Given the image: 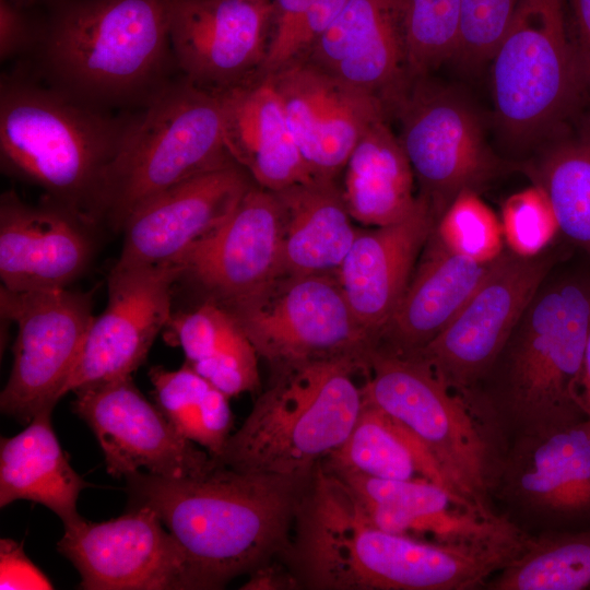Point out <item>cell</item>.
Returning a JSON list of instances; mask_svg holds the SVG:
<instances>
[{"label":"cell","mask_w":590,"mask_h":590,"mask_svg":"<svg viewBox=\"0 0 590 590\" xmlns=\"http://www.w3.org/2000/svg\"><path fill=\"white\" fill-rule=\"evenodd\" d=\"M275 376L228 438L219 464L245 472L309 480L351 433L364 405L354 358L274 366Z\"/></svg>","instance_id":"cell-5"},{"label":"cell","mask_w":590,"mask_h":590,"mask_svg":"<svg viewBox=\"0 0 590 590\" xmlns=\"http://www.w3.org/2000/svg\"><path fill=\"white\" fill-rule=\"evenodd\" d=\"M273 1L175 0L170 42L179 74L219 92L258 72L267 55Z\"/></svg>","instance_id":"cell-18"},{"label":"cell","mask_w":590,"mask_h":590,"mask_svg":"<svg viewBox=\"0 0 590 590\" xmlns=\"http://www.w3.org/2000/svg\"><path fill=\"white\" fill-rule=\"evenodd\" d=\"M274 192L283 213L279 274H337L359 231L337 180L312 179Z\"/></svg>","instance_id":"cell-26"},{"label":"cell","mask_w":590,"mask_h":590,"mask_svg":"<svg viewBox=\"0 0 590 590\" xmlns=\"http://www.w3.org/2000/svg\"><path fill=\"white\" fill-rule=\"evenodd\" d=\"M320 465L332 472L428 481L449 488L423 442L401 422L366 402L346 439Z\"/></svg>","instance_id":"cell-30"},{"label":"cell","mask_w":590,"mask_h":590,"mask_svg":"<svg viewBox=\"0 0 590 590\" xmlns=\"http://www.w3.org/2000/svg\"><path fill=\"white\" fill-rule=\"evenodd\" d=\"M164 330L166 341L184 351L186 364L228 398L259 389V355L224 306L202 300L173 312Z\"/></svg>","instance_id":"cell-29"},{"label":"cell","mask_w":590,"mask_h":590,"mask_svg":"<svg viewBox=\"0 0 590 590\" xmlns=\"http://www.w3.org/2000/svg\"><path fill=\"white\" fill-rule=\"evenodd\" d=\"M347 0H273L268 50L258 72L270 74L305 59Z\"/></svg>","instance_id":"cell-34"},{"label":"cell","mask_w":590,"mask_h":590,"mask_svg":"<svg viewBox=\"0 0 590 590\" xmlns=\"http://www.w3.org/2000/svg\"><path fill=\"white\" fill-rule=\"evenodd\" d=\"M250 575L251 578L243 589H281L298 586L290 570L287 574H283L279 569L271 568L269 564L256 569Z\"/></svg>","instance_id":"cell-42"},{"label":"cell","mask_w":590,"mask_h":590,"mask_svg":"<svg viewBox=\"0 0 590 590\" xmlns=\"http://www.w3.org/2000/svg\"><path fill=\"white\" fill-rule=\"evenodd\" d=\"M492 262L458 255L430 232L421 261L384 328L377 347L408 355L426 345L462 308Z\"/></svg>","instance_id":"cell-25"},{"label":"cell","mask_w":590,"mask_h":590,"mask_svg":"<svg viewBox=\"0 0 590 590\" xmlns=\"http://www.w3.org/2000/svg\"><path fill=\"white\" fill-rule=\"evenodd\" d=\"M568 27L585 86L590 87V0H565Z\"/></svg>","instance_id":"cell-41"},{"label":"cell","mask_w":590,"mask_h":590,"mask_svg":"<svg viewBox=\"0 0 590 590\" xmlns=\"http://www.w3.org/2000/svg\"><path fill=\"white\" fill-rule=\"evenodd\" d=\"M224 306L259 357L273 366L354 358L367 366L377 347L357 322L337 274H279Z\"/></svg>","instance_id":"cell-9"},{"label":"cell","mask_w":590,"mask_h":590,"mask_svg":"<svg viewBox=\"0 0 590 590\" xmlns=\"http://www.w3.org/2000/svg\"><path fill=\"white\" fill-rule=\"evenodd\" d=\"M366 373L364 402L401 422L423 442L451 491L491 507L503 452L464 400L413 356L375 347Z\"/></svg>","instance_id":"cell-7"},{"label":"cell","mask_w":590,"mask_h":590,"mask_svg":"<svg viewBox=\"0 0 590 590\" xmlns=\"http://www.w3.org/2000/svg\"><path fill=\"white\" fill-rule=\"evenodd\" d=\"M149 377L156 404L169 422L217 460L232 435L229 398L186 363L175 370L152 367Z\"/></svg>","instance_id":"cell-31"},{"label":"cell","mask_w":590,"mask_h":590,"mask_svg":"<svg viewBox=\"0 0 590 590\" xmlns=\"http://www.w3.org/2000/svg\"><path fill=\"white\" fill-rule=\"evenodd\" d=\"M73 412L94 433L107 471L127 477L141 471L165 477H190L219 465L204 449L186 439L131 376L73 391Z\"/></svg>","instance_id":"cell-14"},{"label":"cell","mask_w":590,"mask_h":590,"mask_svg":"<svg viewBox=\"0 0 590 590\" xmlns=\"http://www.w3.org/2000/svg\"><path fill=\"white\" fill-rule=\"evenodd\" d=\"M518 0H461L455 57L470 64L492 60Z\"/></svg>","instance_id":"cell-38"},{"label":"cell","mask_w":590,"mask_h":590,"mask_svg":"<svg viewBox=\"0 0 590 590\" xmlns=\"http://www.w3.org/2000/svg\"><path fill=\"white\" fill-rule=\"evenodd\" d=\"M131 506L155 510L196 571L221 589L291 547L290 531L310 481L219 464L190 477L128 475Z\"/></svg>","instance_id":"cell-2"},{"label":"cell","mask_w":590,"mask_h":590,"mask_svg":"<svg viewBox=\"0 0 590 590\" xmlns=\"http://www.w3.org/2000/svg\"><path fill=\"white\" fill-rule=\"evenodd\" d=\"M391 115L435 222L459 192H479L496 175L498 161L473 109L427 75L411 80Z\"/></svg>","instance_id":"cell-11"},{"label":"cell","mask_w":590,"mask_h":590,"mask_svg":"<svg viewBox=\"0 0 590 590\" xmlns=\"http://www.w3.org/2000/svg\"><path fill=\"white\" fill-rule=\"evenodd\" d=\"M282 238L279 198L255 184L221 225L175 262L178 283L220 305L243 298L279 275Z\"/></svg>","instance_id":"cell-17"},{"label":"cell","mask_w":590,"mask_h":590,"mask_svg":"<svg viewBox=\"0 0 590 590\" xmlns=\"http://www.w3.org/2000/svg\"><path fill=\"white\" fill-rule=\"evenodd\" d=\"M21 5H24V7H34V5H37L38 3L45 1V0H12Z\"/></svg>","instance_id":"cell-44"},{"label":"cell","mask_w":590,"mask_h":590,"mask_svg":"<svg viewBox=\"0 0 590 590\" xmlns=\"http://www.w3.org/2000/svg\"><path fill=\"white\" fill-rule=\"evenodd\" d=\"M528 172L547 194L560 233L590 253V120L554 143Z\"/></svg>","instance_id":"cell-33"},{"label":"cell","mask_w":590,"mask_h":590,"mask_svg":"<svg viewBox=\"0 0 590 590\" xmlns=\"http://www.w3.org/2000/svg\"><path fill=\"white\" fill-rule=\"evenodd\" d=\"M0 589H52L49 579L26 557L23 545L2 539Z\"/></svg>","instance_id":"cell-40"},{"label":"cell","mask_w":590,"mask_h":590,"mask_svg":"<svg viewBox=\"0 0 590 590\" xmlns=\"http://www.w3.org/2000/svg\"><path fill=\"white\" fill-rule=\"evenodd\" d=\"M175 0H45L26 69L85 106L134 111L178 78Z\"/></svg>","instance_id":"cell-1"},{"label":"cell","mask_w":590,"mask_h":590,"mask_svg":"<svg viewBox=\"0 0 590 590\" xmlns=\"http://www.w3.org/2000/svg\"><path fill=\"white\" fill-rule=\"evenodd\" d=\"M432 233L449 250L483 263L494 261L505 249L500 219L471 189L456 196Z\"/></svg>","instance_id":"cell-36"},{"label":"cell","mask_w":590,"mask_h":590,"mask_svg":"<svg viewBox=\"0 0 590 590\" xmlns=\"http://www.w3.org/2000/svg\"><path fill=\"white\" fill-rule=\"evenodd\" d=\"M179 268L113 267L105 309L95 316L62 397L95 384L129 377L167 326Z\"/></svg>","instance_id":"cell-15"},{"label":"cell","mask_w":590,"mask_h":590,"mask_svg":"<svg viewBox=\"0 0 590 590\" xmlns=\"http://www.w3.org/2000/svg\"><path fill=\"white\" fill-rule=\"evenodd\" d=\"M492 61L497 118L517 140L556 123L583 88L565 0H518Z\"/></svg>","instance_id":"cell-8"},{"label":"cell","mask_w":590,"mask_h":590,"mask_svg":"<svg viewBox=\"0 0 590 590\" xmlns=\"http://www.w3.org/2000/svg\"><path fill=\"white\" fill-rule=\"evenodd\" d=\"M1 316L17 334L1 411L28 424L55 408L94 319L91 293L67 288L14 292L1 287Z\"/></svg>","instance_id":"cell-10"},{"label":"cell","mask_w":590,"mask_h":590,"mask_svg":"<svg viewBox=\"0 0 590 590\" xmlns=\"http://www.w3.org/2000/svg\"><path fill=\"white\" fill-rule=\"evenodd\" d=\"M486 586L492 590L590 589V528L530 535Z\"/></svg>","instance_id":"cell-32"},{"label":"cell","mask_w":590,"mask_h":590,"mask_svg":"<svg viewBox=\"0 0 590 590\" xmlns=\"http://www.w3.org/2000/svg\"><path fill=\"white\" fill-rule=\"evenodd\" d=\"M233 163L219 95L179 75L138 110L106 175L99 224L120 232L128 216L148 199Z\"/></svg>","instance_id":"cell-6"},{"label":"cell","mask_w":590,"mask_h":590,"mask_svg":"<svg viewBox=\"0 0 590 590\" xmlns=\"http://www.w3.org/2000/svg\"><path fill=\"white\" fill-rule=\"evenodd\" d=\"M434 224L427 201L417 196L415 208L404 219L359 229L337 272L353 315L377 345Z\"/></svg>","instance_id":"cell-23"},{"label":"cell","mask_w":590,"mask_h":590,"mask_svg":"<svg viewBox=\"0 0 590 590\" xmlns=\"http://www.w3.org/2000/svg\"><path fill=\"white\" fill-rule=\"evenodd\" d=\"M95 226L45 199L33 205L9 190L0 200V278L14 292L67 288L88 267Z\"/></svg>","instance_id":"cell-21"},{"label":"cell","mask_w":590,"mask_h":590,"mask_svg":"<svg viewBox=\"0 0 590 590\" xmlns=\"http://www.w3.org/2000/svg\"><path fill=\"white\" fill-rule=\"evenodd\" d=\"M266 1H273V0H266Z\"/></svg>","instance_id":"cell-45"},{"label":"cell","mask_w":590,"mask_h":590,"mask_svg":"<svg viewBox=\"0 0 590 590\" xmlns=\"http://www.w3.org/2000/svg\"><path fill=\"white\" fill-rule=\"evenodd\" d=\"M493 494L547 522L590 520V417L509 442Z\"/></svg>","instance_id":"cell-20"},{"label":"cell","mask_w":590,"mask_h":590,"mask_svg":"<svg viewBox=\"0 0 590 590\" xmlns=\"http://www.w3.org/2000/svg\"><path fill=\"white\" fill-rule=\"evenodd\" d=\"M57 550L86 590H200L188 557L155 510L131 506L114 519L64 526Z\"/></svg>","instance_id":"cell-13"},{"label":"cell","mask_w":590,"mask_h":590,"mask_svg":"<svg viewBox=\"0 0 590 590\" xmlns=\"http://www.w3.org/2000/svg\"><path fill=\"white\" fill-rule=\"evenodd\" d=\"M461 0H406V58L411 79L455 57Z\"/></svg>","instance_id":"cell-35"},{"label":"cell","mask_w":590,"mask_h":590,"mask_svg":"<svg viewBox=\"0 0 590 590\" xmlns=\"http://www.w3.org/2000/svg\"><path fill=\"white\" fill-rule=\"evenodd\" d=\"M50 414L45 410L19 434L1 438L0 506L31 500L54 511L67 526L81 518L76 502L88 484L70 465Z\"/></svg>","instance_id":"cell-27"},{"label":"cell","mask_w":590,"mask_h":590,"mask_svg":"<svg viewBox=\"0 0 590 590\" xmlns=\"http://www.w3.org/2000/svg\"><path fill=\"white\" fill-rule=\"evenodd\" d=\"M552 263L547 250L521 257L504 249L446 328L408 355L425 363L451 391L465 394L502 350Z\"/></svg>","instance_id":"cell-12"},{"label":"cell","mask_w":590,"mask_h":590,"mask_svg":"<svg viewBox=\"0 0 590 590\" xmlns=\"http://www.w3.org/2000/svg\"><path fill=\"white\" fill-rule=\"evenodd\" d=\"M546 279L491 366L461 396L503 452L519 437L559 429L588 417L581 386L590 328V282Z\"/></svg>","instance_id":"cell-3"},{"label":"cell","mask_w":590,"mask_h":590,"mask_svg":"<svg viewBox=\"0 0 590 590\" xmlns=\"http://www.w3.org/2000/svg\"><path fill=\"white\" fill-rule=\"evenodd\" d=\"M268 75L312 179L337 180L365 130L388 118L377 97L307 59Z\"/></svg>","instance_id":"cell-16"},{"label":"cell","mask_w":590,"mask_h":590,"mask_svg":"<svg viewBox=\"0 0 590 590\" xmlns=\"http://www.w3.org/2000/svg\"><path fill=\"white\" fill-rule=\"evenodd\" d=\"M581 398L586 414L588 417H590V328L583 362Z\"/></svg>","instance_id":"cell-43"},{"label":"cell","mask_w":590,"mask_h":590,"mask_svg":"<svg viewBox=\"0 0 590 590\" xmlns=\"http://www.w3.org/2000/svg\"><path fill=\"white\" fill-rule=\"evenodd\" d=\"M342 172L343 200L352 219L363 225L396 223L417 203L412 166L387 118L365 130Z\"/></svg>","instance_id":"cell-28"},{"label":"cell","mask_w":590,"mask_h":590,"mask_svg":"<svg viewBox=\"0 0 590 590\" xmlns=\"http://www.w3.org/2000/svg\"><path fill=\"white\" fill-rule=\"evenodd\" d=\"M38 17L34 7L0 0V58L27 56L37 34Z\"/></svg>","instance_id":"cell-39"},{"label":"cell","mask_w":590,"mask_h":590,"mask_svg":"<svg viewBox=\"0 0 590 590\" xmlns=\"http://www.w3.org/2000/svg\"><path fill=\"white\" fill-rule=\"evenodd\" d=\"M137 114L85 106L19 68L0 84L1 169L99 225L106 175Z\"/></svg>","instance_id":"cell-4"},{"label":"cell","mask_w":590,"mask_h":590,"mask_svg":"<svg viewBox=\"0 0 590 590\" xmlns=\"http://www.w3.org/2000/svg\"><path fill=\"white\" fill-rule=\"evenodd\" d=\"M406 0H347L305 58L377 97L388 117L411 78Z\"/></svg>","instance_id":"cell-22"},{"label":"cell","mask_w":590,"mask_h":590,"mask_svg":"<svg viewBox=\"0 0 590 590\" xmlns=\"http://www.w3.org/2000/svg\"><path fill=\"white\" fill-rule=\"evenodd\" d=\"M255 185L237 163L181 181L144 201L126 220L117 268L175 262L232 213Z\"/></svg>","instance_id":"cell-19"},{"label":"cell","mask_w":590,"mask_h":590,"mask_svg":"<svg viewBox=\"0 0 590 590\" xmlns=\"http://www.w3.org/2000/svg\"><path fill=\"white\" fill-rule=\"evenodd\" d=\"M500 223L507 249L521 257L546 251L560 233L547 194L535 184L505 200Z\"/></svg>","instance_id":"cell-37"},{"label":"cell","mask_w":590,"mask_h":590,"mask_svg":"<svg viewBox=\"0 0 590 590\" xmlns=\"http://www.w3.org/2000/svg\"><path fill=\"white\" fill-rule=\"evenodd\" d=\"M215 93L221 102L226 148L255 184L278 191L312 180L270 75L256 72Z\"/></svg>","instance_id":"cell-24"}]
</instances>
